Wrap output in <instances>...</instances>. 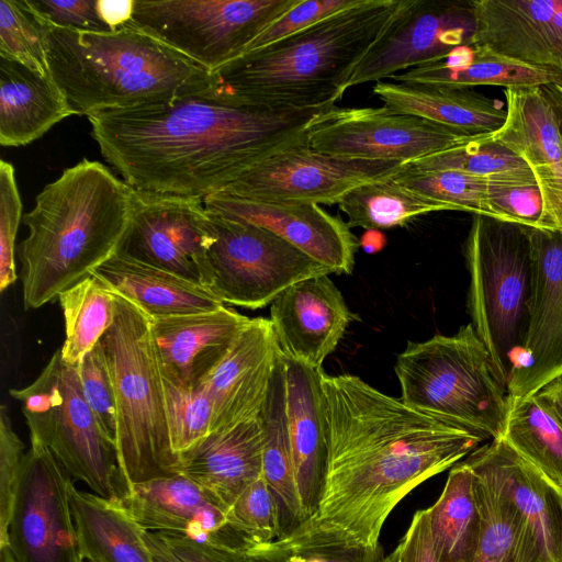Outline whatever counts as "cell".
<instances>
[{
	"label": "cell",
	"mask_w": 562,
	"mask_h": 562,
	"mask_svg": "<svg viewBox=\"0 0 562 562\" xmlns=\"http://www.w3.org/2000/svg\"><path fill=\"white\" fill-rule=\"evenodd\" d=\"M533 285L527 338L507 390L533 394L562 372V232L530 228Z\"/></svg>",
	"instance_id": "17"
},
{
	"label": "cell",
	"mask_w": 562,
	"mask_h": 562,
	"mask_svg": "<svg viewBox=\"0 0 562 562\" xmlns=\"http://www.w3.org/2000/svg\"><path fill=\"white\" fill-rule=\"evenodd\" d=\"M134 199V188L87 158L43 188L23 216L29 234L19 258L25 310L58 299L119 250Z\"/></svg>",
	"instance_id": "3"
},
{
	"label": "cell",
	"mask_w": 562,
	"mask_h": 562,
	"mask_svg": "<svg viewBox=\"0 0 562 562\" xmlns=\"http://www.w3.org/2000/svg\"><path fill=\"white\" fill-rule=\"evenodd\" d=\"M184 475L226 510L262 475V427L258 418L212 432L180 456Z\"/></svg>",
	"instance_id": "26"
},
{
	"label": "cell",
	"mask_w": 562,
	"mask_h": 562,
	"mask_svg": "<svg viewBox=\"0 0 562 562\" xmlns=\"http://www.w3.org/2000/svg\"><path fill=\"white\" fill-rule=\"evenodd\" d=\"M428 120L382 108H329L308 124V146L322 154L411 162L481 139Z\"/></svg>",
	"instance_id": "12"
},
{
	"label": "cell",
	"mask_w": 562,
	"mask_h": 562,
	"mask_svg": "<svg viewBox=\"0 0 562 562\" xmlns=\"http://www.w3.org/2000/svg\"><path fill=\"white\" fill-rule=\"evenodd\" d=\"M361 0H299L288 12L265 30L247 52L267 46L302 31ZM246 52V53H247Z\"/></svg>",
	"instance_id": "47"
},
{
	"label": "cell",
	"mask_w": 562,
	"mask_h": 562,
	"mask_svg": "<svg viewBox=\"0 0 562 562\" xmlns=\"http://www.w3.org/2000/svg\"><path fill=\"white\" fill-rule=\"evenodd\" d=\"M484 447L510 501L528 522L544 554L553 562H562V494L504 439H494Z\"/></svg>",
	"instance_id": "32"
},
{
	"label": "cell",
	"mask_w": 562,
	"mask_h": 562,
	"mask_svg": "<svg viewBox=\"0 0 562 562\" xmlns=\"http://www.w3.org/2000/svg\"><path fill=\"white\" fill-rule=\"evenodd\" d=\"M281 514L276 496L261 475L231 505L227 519L249 547L272 541L282 535Z\"/></svg>",
	"instance_id": "43"
},
{
	"label": "cell",
	"mask_w": 562,
	"mask_h": 562,
	"mask_svg": "<svg viewBox=\"0 0 562 562\" xmlns=\"http://www.w3.org/2000/svg\"><path fill=\"white\" fill-rule=\"evenodd\" d=\"M46 23L29 0H0V57L49 76Z\"/></svg>",
	"instance_id": "40"
},
{
	"label": "cell",
	"mask_w": 562,
	"mask_h": 562,
	"mask_svg": "<svg viewBox=\"0 0 562 562\" xmlns=\"http://www.w3.org/2000/svg\"><path fill=\"white\" fill-rule=\"evenodd\" d=\"M501 438L562 494V426L532 395L509 397Z\"/></svg>",
	"instance_id": "36"
},
{
	"label": "cell",
	"mask_w": 562,
	"mask_h": 562,
	"mask_svg": "<svg viewBox=\"0 0 562 562\" xmlns=\"http://www.w3.org/2000/svg\"><path fill=\"white\" fill-rule=\"evenodd\" d=\"M114 299L113 322L99 345L115 395V449L125 496L135 484L180 474V459L170 445L151 318L127 299L116 293Z\"/></svg>",
	"instance_id": "6"
},
{
	"label": "cell",
	"mask_w": 562,
	"mask_h": 562,
	"mask_svg": "<svg viewBox=\"0 0 562 562\" xmlns=\"http://www.w3.org/2000/svg\"><path fill=\"white\" fill-rule=\"evenodd\" d=\"M491 202L496 218L499 221L531 228H544L542 224V200L537 187L493 184L491 187Z\"/></svg>",
	"instance_id": "48"
},
{
	"label": "cell",
	"mask_w": 562,
	"mask_h": 562,
	"mask_svg": "<svg viewBox=\"0 0 562 562\" xmlns=\"http://www.w3.org/2000/svg\"><path fill=\"white\" fill-rule=\"evenodd\" d=\"M22 218V201L14 167L0 160V291L3 292L18 279L15 239Z\"/></svg>",
	"instance_id": "45"
},
{
	"label": "cell",
	"mask_w": 562,
	"mask_h": 562,
	"mask_svg": "<svg viewBox=\"0 0 562 562\" xmlns=\"http://www.w3.org/2000/svg\"><path fill=\"white\" fill-rule=\"evenodd\" d=\"M25 452L15 434L7 405L0 407V547L7 544Z\"/></svg>",
	"instance_id": "46"
},
{
	"label": "cell",
	"mask_w": 562,
	"mask_h": 562,
	"mask_svg": "<svg viewBox=\"0 0 562 562\" xmlns=\"http://www.w3.org/2000/svg\"><path fill=\"white\" fill-rule=\"evenodd\" d=\"M180 562H255L243 550L213 547L173 532H155Z\"/></svg>",
	"instance_id": "51"
},
{
	"label": "cell",
	"mask_w": 562,
	"mask_h": 562,
	"mask_svg": "<svg viewBox=\"0 0 562 562\" xmlns=\"http://www.w3.org/2000/svg\"><path fill=\"white\" fill-rule=\"evenodd\" d=\"M222 217L260 226L285 239L331 273L350 274L360 241L340 216L317 204H283L245 200L217 192L203 199Z\"/></svg>",
	"instance_id": "18"
},
{
	"label": "cell",
	"mask_w": 562,
	"mask_h": 562,
	"mask_svg": "<svg viewBox=\"0 0 562 562\" xmlns=\"http://www.w3.org/2000/svg\"><path fill=\"white\" fill-rule=\"evenodd\" d=\"M380 562H438L431 527L430 508L417 510L411 524L393 549Z\"/></svg>",
	"instance_id": "50"
},
{
	"label": "cell",
	"mask_w": 562,
	"mask_h": 562,
	"mask_svg": "<svg viewBox=\"0 0 562 562\" xmlns=\"http://www.w3.org/2000/svg\"><path fill=\"white\" fill-rule=\"evenodd\" d=\"M136 0H97V12L102 23L116 31L132 22Z\"/></svg>",
	"instance_id": "52"
},
{
	"label": "cell",
	"mask_w": 562,
	"mask_h": 562,
	"mask_svg": "<svg viewBox=\"0 0 562 562\" xmlns=\"http://www.w3.org/2000/svg\"><path fill=\"white\" fill-rule=\"evenodd\" d=\"M562 426V372L531 394Z\"/></svg>",
	"instance_id": "53"
},
{
	"label": "cell",
	"mask_w": 562,
	"mask_h": 562,
	"mask_svg": "<svg viewBox=\"0 0 562 562\" xmlns=\"http://www.w3.org/2000/svg\"><path fill=\"white\" fill-rule=\"evenodd\" d=\"M395 180L405 188L449 205L452 211L470 212L496 218L491 202L494 183L460 171H403ZM497 220V218H496Z\"/></svg>",
	"instance_id": "41"
},
{
	"label": "cell",
	"mask_w": 562,
	"mask_h": 562,
	"mask_svg": "<svg viewBox=\"0 0 562 562\" xmlns=\"http://www.w3.org/2000/svg\"><path fill=\"white\" fill-rule=\"evenodd\" d=\"M262 427V476L276 496L281 513L301 521L286 414V364L281 352L269 392L259 415Z\"/></svg>",
	"instance_id": "35"
},
{
	"label": "cell",
	"mask_w": 562,
	"mask_h": 562,
	"mask_svg": "<svg viewBox=\"0 0 562 562\" xmlns=\"http://www.w3.org/2000/svg\"><path fill=\"white\" fill-rule=\"evenodd\" d=\"M372 92L391 110L415 115L467 135L494 133L506 120V110L498 101L469 88L378 81Z\"/></svg>",
	"instance_id": "30"
},
{
	"label": "cell",
	"mask_w": 562,
	"mask_h": 562,
	"mask_svg": "<svg viewBox=\"0 0 562 562\" xmlns=\"http://www.w3.org/2000/svg\"><path fill=\"white\" fill-rule=\"evenodd\" d=\"M77 115L52 78L0 57V144L19 147Z\"/></svg>",
	"instance_id": "29"
},
{
	"label": "cell",
	"mask_w": 562,
	"mask_h": 562,
	"mask_svg": "<svg viewBox=\"0 0 562 562\" xmlns=\"http://www.w3.org/2000/svg\"><path fill=\"white\" fill-rule=\"evenodd\" d=\"M0 562H15L8 546L0 547Z\"/></svg>",
	"instance_id": "57"
},
{
	"label": "cell",
	"mask_w": 562,
	"mask_h": 562,
	"mask_svg": "<svg viewBox=\"0 0 562 562\" xmlns=\"http://www.w3.org/2000/svg\"><path fill=\"white\" fill-rule=\"evenodd\" d=\"M398 0H361L302 31L250 50L213 74L215 91L282 109H329L393 15Z\"/></svg>",
	"instance_id": "4"
},
{
	"label": "cell",
	"mask_w": 562,
	"mask_h": 562,
	"mask_svg": "<svg viewBox=\"0 0 562 562\" xmlns=\"http://www.w3.org/2000/svg\"><path fill=\"white\" fill-rule=\"evenodd\" d=\"M212 240L203 199L135 189L132 222L116 252L205 285Z\"/></svg>",
	"instance_id": "16"
},
{
	"label": "cell",
	"mask_w": 562,
	"mask_h": 562,
	"mask_svg": "<svg viewBox=\"0 0 562 562\" xmlns=\"http://www.w3.org/2000/svg\"><path fill=\"white\" fill-rule=\"evenodd\" d=\"M49 25L61 29L109 32L97 12V0H29Z\"/></svg>",
	"instance_id": "49"
},
{
	"label": "cell",
	"mask_w": 562,
	"mask_h": 562,
	"mask_svg": "<svg viewBox=\"0 0 562 562\" xmlns=\"http://www.w3.org/2000/svg\"><path fill=\"white\" fill-rule=\"evenodd\" d=\"M72 486L54 454L31 443L4 544L15 562H85L71 512Z\"/></svg>",
	"instance_id": "14"
},
{
	"label": "cell",
	"mask_w": 562,
	"mask_h": 562,
	"mask_svg": "<svg viewBox=\"0 0 562 562\" xmlns=\"http://www.w3.org/2000/svg\"><path fill=\"white\" fill-rule=\"evenodd\" d=\"M541 88L553 105L560 128L562 131V86L547 85L542 86Z\"/></svg>",
	"instance_id": "55"
},
{
	"label": "cell",
	"mask_w": 562,
	"mask_h": 562,
	"mask_svg": "<svg viewBox=\"0 0 562 562\" xmlns=\"http://www.w3.org/2000/svg\"><path fill=\"white\" fill-rule=\"evenodd\" d=\"M9 393L21 403L31 443L46 447L92 493L111 501L124 496L116 449L85 398L78 366L65 362L58 349L35 381Z\"/></svg>",
	"instance_id": "9"
},
{
	"label": "cell",
	"mask_w": 562,
	"mask_h": 562,
	"mask_svg": "<svg viewBox=\"0 0 562 562\" xmlns=\"http://www.w3.org/2000/svg\"><path fill=\"white\" fill-rule=\"evenodd\" d=\"M284 360L289 438L303 521L315 508L326 460L324 371L285 357Z\"/></svg>",
	"instance_id": "25"
},
{
	"label": "cell",
	"mask_w": 562,
	"mask_h": 562,
	"mask_svg": "<svg viewBox=\"0 0 562 562\" xmlns=\"http://www.w3.org/2000/svg\"><path fill=\"white\" fill-rule=\"evenodd\" d=\"M355 318L329 274L295 282L270 304L282 355L313 369H323Z\"/></svg>",
	"instance_id": "21"
},
{
	"label": "cell",
	"mask_w": 562,
	"mask_h": 562,
	"mask_svg": "<svg viewBox=\"0 0 562 562\" xmlns=\"http://www.w3.org/2000/svg\"><path fill=\"white\" fill-rule=\"evenodd\" d=\"M430 508V527L438 562H468L481 533L475 475L464 461L449 472Z\"/></svg>",
	"instance_id": "34"
},
{
	"label": "cell",
	"mask_w": 562,
	"mask_h": 562,
	"mask_svg": "<svg viewBox=\"0 0 562 562\" xmlns=\"http://www.w3.org/2000/svg\"><path fill=\"white\" fill-rule=\"evenodd\" d=\"M326 109H282L215 92L88 115L103 158L132 188L204 199L307 142Z\"/></svg>",
	"instance_id": "2"
},
{
	"label": "cell",
	"mask_w": 562,
	"mask_h": 562,
	"mask_svg": "<svg viewBox=\"0 0 562 562\" xmlns=\"http://www.w3.org/2000/svg\"><path fill=\"white\" fill-rule=\"evenodd\" d=\"M465 462L475 475L481 513L477 547L468 562H553L510 501L485 447L470 453Z\"/></svg>",
	"instance_id": "27"
},
{
	"label": "cell",
	"mask_w": 562,
	"mask_h": 562,
	"mask_svg": "<svg viewBox=\"0 0 562 562\" xmlns=\"http://www.w3.org/2000/svg\"><path fill=\"white\" fill-rule=\"evenodd\" d=\"M391 79L452 88L499 86L528 89L562 86V69L536 66L471 46L459 47L439 61L396 74Z\"/></svg>",
	"instance_id": "31"
},
{
	"label": "cell",
	"mask_w": 562,
	"mask_h": 562,
	"mask_svg": "<svg viewBox=\"0 0 562 562\" xmlns=\"http://www.w3.org/2000/svg\"><path fill=\"white\" fill-rule=\"evenodd\" d=\"M348 217V226L367 231L404 226L414 218L452 209L439 201L414 192L394 178L353 188L338 201Z\"/></svg>",
	"instance_id": "37"
},
{
	"label": "cell",
	"mask_w": 562,
	"mask_h": 562,
	"mask_svg": "<svg viewBox=\"0 0 562 562\" xmlns=\"http://www.w3.org/2000/svg\"><path fill=\"white\" fill-rule=\"evenodd\" d=\"M172 451L179 457L211 434L212 406L201 385L187 387L162 378Z\"/></svg>",
	"instance_id": "42"
},
{
	"label": "cell",
	"mask_w": 562,
	"mask_h": 562,
	"mask_svg": "<svg viewBox=\"0 0 562 562\" xmlns=\"http://www.w3.org/2000/svg\"><path fill=\"white\" fill-rule=\"evenodd\" d=\"M91 274L151 319L203 313L225 305L205 285L121 252L112 255Z\"/></svg>",
	"instance_id": "28"
},
{
	"label": "cell",
	"mask_w": 562,
	"mask_h": 562,
	"mask_svg": "<svg viewBox=\"0 0 562 562\" xmlns=\"http://www.w3.org/2000/svg\"><path fill=\"white\" fill-rule=\"evenodd\" d=\"M251 318L225 305L209 312L151 319L161 376L199 387Z\"/></svg>",
	"instance_id": "24"
},
{
	"label": "cell",
	"mask_w": 562,
	"mask_h": 562,
	"mask_svg": "<svg viewBox=\"0 0 562 562\" xmlns=\"http://www.w3.org/2000/svg\"><path fill=\"white\" fill-rule=\"evenodd\" d=\"M471 47L562 69V0H473Z\"/></svg>",
	"instance_id": "23"
},
{
	"label": "cell",
	"mask_w": 562,
	"mask_h": 562,
	"mask_svg": "<svg viewBox=\"0 0 562 562\" xmlns=\"http://www.w3.org/2000/svg\"><path fill=\"white\" fill-rule=\"evenodd\" d=\"M70 504L85 561L155 562L143 530L117 501H111L74 485Z\"/></svg>",
	"instance_id": "33"
},
{
	"label": "cell",
	"mask_w": 562,
	"mask_h": 562,
	"mask_svg": "<svg viewBox=\"0 0 562 562\" xmlns=\"http://www.w3.org/2000/svg\"><path fill=\"white\" fill-rule=\"evenodd\" d=\"M474 30L472 1L398 0L348 89L445 59L457 48L471 46Z\"/></svg>",
	"instance_id": "15"
},
{
	"label": "cell",
	"mask_w": 562,
	"mask_h": 562,
	"mask_svg": "<svg viewBox=\"0 0 562 562\" xmlns=\"http://www.w3.org/2000/svg\"><path fill=\"white\" fill-rule=\"evenodd\" d=\"M117 502L144 531L173 532L223 549L247 547L229 525L227 510L182 474L135 484Z\"/></svg>",
	"instance_id": "19"
},
{
	"label": "cell",
	"mask_w": 562,
	"mask_h": 562,
	"mask_svg": "<svg viewBox=\"0 0 562 562\" xmlns=\"http://www.w3.org/2000/svg\"><path fill=\"white\" fill-rule=\"evenodd\" d=\"M284 562H328L324 555H294L288 558Z\"/></svg>",
	"instance_id": "56"
},
{
	"label": "cell",
	"mask_w": 562,
	"mask_h": 562,
	"mask_svg": "<svg viewBox=\"0 0 562 562\" xmlns=\"http://www.w3.org/2000/svg\"><path fill=\"white\" fill-rule=\"evenodd\" d=\"M299 0H136L132 23L214 74Z\"/></svg>",
	"instance_id": "10"
},
{
	"label": "cell",
	"mask_w": 562,
	"mask_h": 562,
	"mask_svg": "<svg viewBox=\"0 0 562 562\" xmlns=\"http://www.w3.org/2000/svg\"><path fill=\"white\" fill-rule=\"evenodd\" d=\"M65 319L61 358L78 366L111 326L114 317V293L95 276L89 274L58 296Z\"/></svg>",
	"instance_id": "38"
},
{
	"label": "cell",
	"mask_w": 562,
	"mask_h": 562,
	"mask_svg": "<svg viewBox=\"0 0 562 562\" xmlns=\"http://www.w3.org/2000/svg\"><path fill=\"white\" fill-rule=\"evenodd\" d=\"M85 398L105 437L114 445L117 434L114 390L99 342L78 363Z\"/></svg>",
	"instance_id": "44"
},
{
	"label": "cell",
	"mask_w": 562,
	"mask_h": 562,
	"mask_svg": "<svg viewBox=\"0 0 562 562\" xmlns=\"http://www.w3.org/2000/svg\"><path fill=\"white\" fill-rule=\"evenodd\" d=\"M207 213L213 240L206 251L205 286L223 304L262 308L293 283L331 273L270 231Z\"/></svg>",
	"instance_id": "11"
},
{
	"label": "cell",
	"mask_w": 562,
	"mask_h": 562,
	"mask_svg": "<svg viewBox=\"0 0 562 562\" xmlns=\"http://www.w3.org/2000/svg\"><path fill=\"white\" fill-rule=\"evenodd\" d=\"M143 538L150 550L155 562H180L167 546L153 531H144Z\"/></svg>",
	"instance_id": "54"
},
{
	"label": "cell",
	"mask_w": 562,
	"mask_h": 562,
	"mask_svg": "<svg viewBox=\"0 0 562 562\" xmlns=\"http://www.w3.org/2000/svg\"><path fill=\"white\" fill-rule=\"evenodd\" d=\"M47 64L77 115L171 102L215 89L212 72L132 22L109 32L48 24Z\"/></svg>",
	"instance_id": "5"
},
{
	"label": "cell",
	"mask_w": 562,
	"mask_h": 562,
	"mask_svg": "<svg viewBox=\"0 0 562 562\" xmlns=\"http://www.w3.org/2000/svg\"><path fill=\"white\" fill-rule=\"evenodd\" d=\"M394 371L409 407L486 439L502 437L508 390L471 323L453 335L407 341Z\"/></svg>",
	"instance_id": "7"
},
{
	"label": "cell",
	"mask_w": 562,
	"mask_h": 562,
	"mask_svg": "<svg viewBox=\"0 0 562 562\" xmlns=\"http://www.w3.org/2000/svg\"><path fill=\"white\" fill-rule=\"evenodd\" d=\"M405 167L322 154L306 142L267 158L221 192L257 202L331 205L353 188L394 178Z\"/></svg>",
	"instance_id": "13"
},
{
	"label": "cell",
	"mask_w": 562,
	"mask_h": 562,
	"mask_svg": "<svg viewBox=\"0 0 562 562\" xmlns=\"http://www.w3.org/2000/svg\"><path fill=\"white\" fill-rule=\"evenodd\" d=\"M506 120L490 143L521 158L531 170L542 200L546 229L562 232V131L541 87L504 89Z\"/></svg>",
	"instance_id": "20"
},
{
	"label": "cell",
	"mask_w": 562,
	"mask_h": 562,
	"mask_svg": "<svg viewBox=\"0 0 562 562\" xmlns=\"http://www.w3.org/2000/svg\"><path fill=\"white\" fill-rule=\"evenodd\" d=\"M322 385L326 460L315 508L277 539L247 547L255 562L294 555L380 562L381 532L394 508L486 439L417 412L357 375L324 373Z\"/></svg>",
	"instance_id": "1"
},
{
	"label": "cell",
	"mask_w": 562,
	"mask_h": 562,
	"mask_svg": "<svg viewBox=\"0 0 562 562\" xmlns=\"http://www.w3.org/2000/svg\"><path fill=\"white\" fill-rule=\"evenodd\" d=\"M281 350L269 318L255 317L201 384L211 402V434L258 418Z\"/></svg>",
	"instance_id": "22"
},
{
	"label": "cell",
	"mask_w": 562,
	"mask_h": 562,
	"mask_svg": "<svg viewBox=\"0 0 562 562\" xmlns=\"http://www.w3.org/2000/svg\"><path fill=\"white\" fill-rule=\"evenodd\" d=\"M491 136L492 133L475 142L407 162L405 171L452 170L482 178L497 186L537 187L527 164L508 149L490 143Z\"/></svg>",
	"instance_id": "39"
},
{
	"label": "cell",
	"mask_w": 562,
	"mask_h": 562,
	"mask_svg": "<svg viewBox=\"0 0 562 562\" xmlns=\"http://www.w3.org/2000/svg\"><path fill=\"white\" fill-rule=\"evenodd\" d=\"M530 228L474 214L465 241L471 324L506 387L528 331L533 285Z\"/></svg>",
	"instance_id": "8"
}]
</instances>
